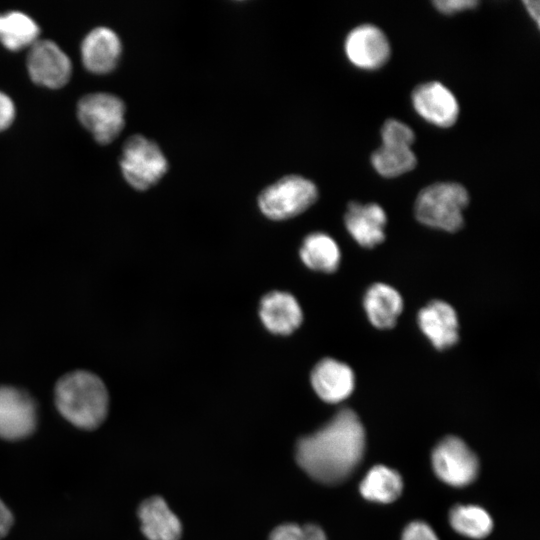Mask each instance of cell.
I'll list each match as a JSON object with an SVG mask.
<instances>
[{
  "label": "cell",
  "mask_w": 540,
  "mask_h": 540,
  "mask_svg": "<svg viewBox=\"0 0 540 540\" xmlns=\"http://www.w3.org/2000/svg\"><path fill=\"white\" fill-rule=\"evenodd\" d=\"M350 236L364 248H374L385 239L387 216L376 203L350 202L344 215Z\"/></svg>",
  "instance_id": "14"
},
{
  "label": "cell",
  "mask_w": 540,
  "mask_h": 540,
  "mask_svg": "<svg viewBox=\"0 0 540 540\" xmlns=\"http://www.w3.org/2000/svg\"><path fill=\"white\" fill-rule=\"evenodd\" d=\"M27 68L32 80L49 88L65 85L71 75V61L67 54L51 40H37L29 49Z\"/></svg>",
  "instance_id": "9"
},
{
  "label": "cell",
  "mask_w": 540,
  "mask_h": 540,
  "mask_svg": "<svg viewBox=\"0 0 540 540\" xmlns=\"http://www.w3.org/2000/svg\"><path fill=\"white\" fill-rule=\"evenodd\" d=\"M411 98L415 111L435 126L447 128L458 119V101L454 94L440 82L431 81L417 86Z\"/></svg>",
  "instance_id": "11"
},
{
  "label": "cell",
  "mask_w": 540,
  "mask_h": 540,
  "mask_svg": "<svg viewBox=\"0 0 540 540\" xmlns=\"http://www.w3.org/2000/svg\"><path fill=\"white\" fill-rule=\"evenodd\" d=\"M310 380L315 393L332 404L347 399L355 388V374L351 367L333 358L320 360L314 366Z\"/></svg>",
  "instance_id": "13"
},
{
  "label": "cell",
  "mask_w": 540,
  "mask_h": 540,
  "mask_svg": "<svg viewBox=\"0 0 540 540\" xmlns=\"http://www.w3.org/2000/svg\"><path fill=\"white\" fill-rule=\"evenodd\" d=\"M37 424L33 398L18 388L0 386V438L20 440L32 434Z\"/></svg>",
  "instance_id": "8"
},
{
  "label": "cell",
  "mask_w": 540,
  "mask_h": 540,
  "mask_svg": "<svg viewBox=\"0 0 540 540\" xmlns=\"http://www.w3.org/2000/svg\"><path fill=\"white\" fill-rule=\"evenodd\" d=\"M55 404L60 414L81 429H95L108 412L109 397L102 380L87 371L63 376L55 387Z\"/></svg>",
  "instance_id": "2"
},
{
  "label": "cell",
  "mask_w": 540,
  "mask_h": 540,
  "mask_svg": "<svg viewBox=\"0 0 540 540\" xmlns=\"http://www.w3.org/2000/svg\"><path fill=\"white\" fill-rule=\"evenodd\" d=\"M259 315L265 328L278 335L291 334L303 320L296 298L283 291L266 294L261 300Z\"/></svg>",
  "instance_id": "15"
},
{
  "label": "cell",
  "mask_w": 540,
  "mask_h": 540,
  "mask_svg": "<svg viewBox=\"0 0 540 540\" xmlns=\"http://www.w3.org/2000/svg\"><path fill=\"white\" fill-rule=\"evenodd\" d=\"M435 8L446 15H453L465 10L474 9L478 1L474 0H437L433 2Z\"/></svg>",
  "instance_id": "27"
},
{
  "label": "cell",
  "mask_w": 540,
  "mask_h": 540,
  "mask_svg": "<svg viewBox=\"0 0 540 540\" xmlns=\"http://www.w3.org/2000/svg\"><path fill=\"white\" fill-rule=\"evenodd\" d=\"M365 439L358 415L352 409L344 408L319 430L298 440L296 461L315 481L339 484L361 462Z\"/></svg>",
  "instance_id": "1"
},
{
  "label": "cell",
  "mask_w": 540,
  "mask_h": 540,
  "mask_svg": "<svg viewBox=\"0 0 540 540\" xmlns=\"http://www.w3.org/2000/svg\"><path fill=\"white\" fill-rule=\"evenodd\" d=\"M78 118L101 144L113 141L123 129L125 105L115 95L93 93L81 98Z\"/></svg>",
  "instance_id": "6"
},
{
  "label": "cell",
  "mask_w": 540,
  "mask_h": 540,
  "mask_svg": "<svg viewBox=\"0 0 540 540\" xmlns=\"http://www.w3.org/2000/svg\"><path fill=\"white\" fill-rule=\"evenodd\" d=\"M120 167L132 187L146 190L164 176L168 163L155 142L142 135H134L123 146Z\"/></svg>",
  "instance_id": "5"
},
{
  "label": "cell",
  "mask_w": 540,
  "mask_h": 540,
  "mask_svg": "<svg viewBox=\"0 0 540 540\" xmlns=\"http://www.w3.org/2000/svg\"><path fill=\"white\" fill-rule=\"evenodd\" d=\"M401 294L392 286L377 282L363 297V308L369 322L378 329L392 328L403 311Z\"/></svg>",
  "instance_id": "17"
},
{
  "label": "cell",
  "mask_w": 540,
  "mask_h": 540,
  "mask_svg": "<svg viewBox=\"0 0 540 540\" xmlns=\"http://www.w3.org/2000/svg\"><path fill=\"white\" fill-rule=\"evenodd\" d=\"M14 116L15 107L13 101L0 91V131L10 126Z\"/></svg>",
  "instance_id": "28"
},
{
  "label": "cell",
  "mask_w": 540,
  "mask_h": 540,
  "mask_svg": "<svg viewBox=\"0 0 540 540\" xmlns=\"http://www.w3.org/2000/svg\"><path fill=\"white\" fill-rule=\"evenodd\" d=\"M359 489L362 496L370 501L390 503L400 496L403 482L397 471L376 465L363 478Z\"/></svg>",
  "instance_id": "20"
},
{
  "label": "cell",
  "mask_w": 540,
  "mask_h": 540,
  "mask_svg": "<svg viewBox=\"0 0 540 540\" xmlns=\"http://www.w3.org/2000/svg\"><path fill=\"white\" fill-rule=\"evenodd\" d=\"M449 521L458 533L475 539L484 538L492 531L493 521L481 507L475 505H457L449 514Z\"/></svg>",
  "instance_id": "23"
},
{
  "label": "cell",
  "mask_w": 540,
  "mask_h": 540,
  "mask_svg": "<svg viewBox=\"0 0 540 540\" xmlns=\"http://www.w3.org/2000/svg\"><path fill=\"white\" fill-rule=\"evenodd\" d=\"M138 515L142 532L149 540L180 539L181 523L161 497L153 496L143 501Z\"/></svg>",
  "instance_id": "18"
},
{
  "label": "cell",
  "mask_w": 540,
  "mask_h": 540,
  "mask_svg": "<svg viewBox=\"0 0 540 540\" xmlns=\"http://www.w3.org/2000/svg\"><path fill=\"white\" fill-rule=\"evenodd\" d=\"M529 15L534 19V21L539 24V15H540V3L535 0H527L523 2Z\"/></svg>",
  "instance_id": "30"
},
{
  "label": "cell",
  "mask_w": 540,
  "mask_h": 540,
  "mask_svg": "<svg viewBox=\"0 0 540 540\" xmlns=\"http://www.w3.org/2000/svg\"><path fill=\"white\" fill-rule=\"evenodd\" d=\"M315 184L299 175H288L265 188L258 199L262 213L272 220H285L307 210L316 200Z\"/></svg>",
  "instance_id": "4"
},
{
  "label": "cell",
  "mask_w": 540,
  "mask_h": 540,
  "mask_svg": "<svg viewBox=\"0 0 540 540\" xmlns=\"http://www.w3.org/2000/svg\"><path fill=\"white\" fill-rule=\"evenodd\" d=\"M468 203V192L461 184L434 183L419 192L414 203V214L425 226L456 232L464 224L463 212Z\"/></svg>",
  "instance_id": "3"
},
{
  "label": "cell",
  "mask_w": 540,
  "mask_h": 540,
  "mask_svg": "<svg viewBox=\"0 0 540 540\" xmlns=\"http://www.w3.org/2000/svg\"><path fill=\"white\" fill-rule=\"evenodd\" d=\"M121 54L117 34L107 27H97L84 38L81 56L85 67L94 73H108L114 69Z\"/></svg>",
  "instance_id": "16"
},
{
  "label": "cell",
  "mask_w": 540,
  "mask_h": 540,
  "mask_svg": "<svg viewBox=\"0 0 540 540\" xmlns=\"http://www.w3.org/2000/svg\"><path fill=\"white\" fill-rule=\"evenodd\" d=\"M431 460L437 477L450 486H467L479 472L477 456L462 439L455 436L442 439L433 449Z\"/></svg>",
  "instance_id": "7"
},
{
  "label": "cell",
  "mask_w": 540,
  "mask_h": 540,
  "mask_svg": "<svg viewBox=\"0 0 540 540\" xmlns=\"http://www.w3.org/2000/svg\"><path fill=\"white\" fill-rule=\"evenodd\" d=\"M421 332L438 350L454 346L459 339V321L455 309L447 302L433 300L417 314Z\"/></svg>",
  "instance_id": "12"
},
{
  "label": "cell",
  "mask_w": 540,
  "mask_h": 540,
  "mask_svg": "<svg viewBox=\"0 0 540 540\" xmlns=\"http://www.w3.org/2000/svg\"><path fill=\"white\" fill-rule=\"evenodd\" d=\"M402 540H438V537L428 524L415 521L405 528Z\"/></svg>",
  "instance_id": "26"
},
{
  "label": "cell",
  "mask_w": 540,
  "mask_h": 540,
  "mask_svg": "<svg viewBox=\"0 0 540 540\" xmlns=\"http://www.w3.org/2000/svg\"><path fill=\"white\" fill-rule=\"evenodd\" d=\"M302 262L314 271L333 273L341 262V251L337 242L328 234H309L300 248Z\"/></svg>",
  "instance_id": "19"
},
{
  "label": "cell",
  "mask_w": 540,
  "mask_h": 540,
  "mask_svg": "<svg viewBox=\"0 0 540 540\" xmlns=\"http://www.w3.org/2000/svg\"><path fill=\"white\" fill-rule=\"evenodd\" d=\"M344 50L354 66L365 70L380 68L390 57L386 35L371 24H362L351 30L345 39Z\"/></svg>",
  "instance_id": "10"
},
{
  "label": "cell",
  "mask_w": 540,
  "mask_h": 540,
  "mask_svg": "<svg viewBox=\"0 0 540 540\" xmlns=\"http://www.w3.org/2000/svg\"><path fill=\"white\" fill-rule=\"evenodd\" d=\"M37 23L19 11L0 14V41L10 50L31 46L39 35Z\"/></svg>",
  "instance_id": "21"
},
{
  "label": "cell",
  "mask_w": 540,
  "mask_h": 540,
  "mask_svg": "<svg viewBox=\"0 0 540 540\" xmlns=\"http://www.w3.org/2000/svg\"><path fill=\"white\" fill-rule=\"evenodd\" d=\"M269 540H327L323 530L314 525L283 524L276 527Z\"/></svg>",
  "instance_id": "24"
},
{
  "label": "cell",
  "mask_w": 540,
  "mask_h": 540,
  "mask_svg": "<svg viewBox=\"0 0 540 540\" xmlns=\"http://www.w3.org/2000/svg\"><path fill=\"white\" fill-rule=\"evenodd\" d=\"M382 143L400 144L412 146L415 135L413 130L405 123L388 119L381 128Z\"/></svg>",
  "instance_id": "25"
},
{
  "label": "cell",
  "mask_w": 540,
  "mask_h": 540,
  "mask_svg": "<svg viewBox=\"0 0 540 540\" xmlns=\"http://www.w3.org/2000/svg\"><path fill=\"white\" fill-rule=\"evenodd\" d=\"M13 525V515L10 509L0 499V539L5 537Z\"/></svg>",
  "instance_id": "29"
},
{
  "label": "cell",
  "mask_w": 540,
  "mask_h": 540,
  "mask_svg": "<svg viewBox=\"0 0 540 540\" xmlns=\"http://www.w3.org/2000/svg\"><path fill=\"white\" fill-rule=\"evenodd\" d=\"M371 163L378 174L393 178L411 171L415 167L417 159L410 146L382 143L373 152Z\"/></svg>",
  "instance_id": "22"
}]
</instances>
